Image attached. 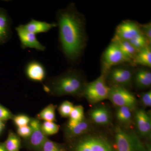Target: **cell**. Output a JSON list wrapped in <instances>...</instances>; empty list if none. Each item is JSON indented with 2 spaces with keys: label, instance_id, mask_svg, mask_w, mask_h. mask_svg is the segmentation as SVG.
Masks as SVG:
<instances>
[{
  "label": "cell",
  "instance_id": "6da1fadb",
  "mask_svg": "<svg viewBox=\"0 0 151 151\" xmlns=\"http://www.w3.org/2000/svg\"><path fill=\"white\" fill-rule=\"evenodd\" d=\"M58 45L65 58L71 64L79 61L86 47L87 38L86 20L75 4H69L57 12Z\"/></svg>",
  "mask_w": 151,
  "mask_h": 151
},
{
  "label": "cell",
  "instance_id": "7a4b0ae2",
  "mask_svg": "<svg viewBox=\"0 0 151 151\" xmlns=\"http://www.w3.org/2000/svg\"><path fill=\"white\" fill-rule=\"evenodd\" d=\"M86 83L82 73L70 68L56 77L52 78L44 86L46 92L55 96H80Z\"/></svg>",
  "mask_w": 151,
  "mask_h": 151
},
{
  "label": "cell",
  "instance_id": "3957f363",
  "mask_svg": "<svg viewBox=\"0 0 151 151\" xmlns=\"http://www.w3.org/2000/svg\"><path fill=\"white\" fill-rule=\"evenodd\" d=\"M129 64H122L111 68L106 74V80L109 86L129 88L133 83L135 69Z\"/></svg>",
  "mask_w": 151,
  "mask_h": 151
},
{
  "label": "cell",
  "instance_id": "277c9868",
  "mask_svg": "<svg viewBox=\"0 0 151 151\" xmlns=\"http://www.w3.org/2000/svg\"><path fill=\"white\" fill-rule=\"evenodd\" d=\"M110 87L107 84L106 75H101L94 81L86 83L82 95L88 102L94 104L108 99Z\"/></svg>",
  "mask_w": 151,
  "mask_h": 151
},
{
  "label": "cell",
  "instance_id": "5b68a950",
  "mask_svg": "<svg viewBox=\"0 0 151 151\" xmlns=\"http://www.w3.org/2000/svg\"><path fill=\"white\" fill-rule=\"evenodd\" d=\"M122 64L132 65L131 60L124 55L118 45L111 41L101 57V73L106 75L111 68Z\"/></svg>",
  "mask_w": 151,
  "mask_h": 151
},
{
  "label": "cell",
  "instance_id": "8992f818",
  "mask_svg": "<svg viewBox=\"0 0 151 151\" xmlns=\"http://www.w3.org/2000/svg\"><path fill=\"white\" fill-rule=\"evenodd\" d=\"M115 141L116 151H145L136 135L128 133L121 127L115 129Z\"/></svg>",
  "mask_w": 151,
  "mask_h": 151
},
{
  "label": "cell",
  "instance_id": "52a82bcc",
  "mask_svg": "<svg viewBox=\"0 0 151 151\" xmlns=\"http://www.w3.org/2000/svg\"><path fill=\"white\" fill-rule=\"evenodd\" d=\"M73 151H113L110 143L100 136L88 135L76 143Z\"/></svg>",
  "mask_w": 151,
  "mask_h": 151
},
{
  "label": "cell",
  "instance_id": "ba28073f",
  "mask_svg": "<svg viewBox=\"0 0 151 151\" xmlns=\"http://www.w3.org/2000/svg\"><path fill=\"white\" fill-rule=\"evenodd\" d=\"M108 99L115 106L127 107L132 110L137 105L135 95L129 89L121 86H111Z\"/></svg>",
  "mask_w": 151,
  "mask_h": 151
},
{
  "label": "cell",
  "instance_id": "9c48e42d",
  "mask_svg": "<svg viewBox=\"0 0 151 151\" xmlns=\"http://www.w3.org/2000/svg\"><path fill=\"white\" fill-rule=\"evenodd\" d=\"M15 30L22 49L31 48L42 52L46 49L45 46L38 40L36 35L26 30L22 24L16 27Z\"/></svg>",
  "mask_w": 151,
  "mask_h": 151
},
{
  "label": "cell",
  "instance_id": "30bf717a",
  "mask_svg": "<svg viewBox=\"0 0 151 151\" xmlns=\"http://www.w3.org/2000/svg\"><path fill=\"white\" fill-rule=\"evenodd\" d=\"M140 34L139 24L134 21L127 20L122 22L117 27L114 36L123 40L129 41Z\"/></svg>",
  "mask_w": 151,
  "mask_h": 151
},
{
  "label": "cell",
  "instance_id": "8fae6325",
  "mask_svg": "<svg viewBox=\"0 0 151 151\" xmlns=\"http://www.w3.org/2000/svg\"><path fill=\"white\" fill-rule=\"evenodd\" d=\"M32 129L31 135L29 137L30 147L35 151H42L45 142L47 137L44 134L40 122L37 119H32L29 123Z\"/></svg>",
  "mask_w": 151,
  "mask_h": 151
},
{
  "label": "cell",
  "instance_id": "7c38bea8",
  "mask_svg": "<svg viewBox=\"0 0 151 151\" xmlns=\"http://www.w3.org/2000/svg\"><path fill=\"white\" fill-rule=\"evenodd\" d=\"M24 72L29 79L35 82H42L46 76L45 66L36 60H29L26 64Z\"/></svg>",
  "mask_w": 151,
  "mask_h": 151
},
{
  "label": "cell",
  "instance_id": "4fadbf2b",
  "mask_svg": "<svg viewBox=\"0 0 151 151\" xmlns=\"http://www.w3.org/2000/svg\"><path fill=\"white\" fill-rule=\"evenodd\" d=\"M134 118L136 128L139 134L145 137H150L151 119L150 115L145 110L139 109L135 111Z\"/></svg>",
  "mask_w": 151,
  "mask_h": 151
},
{
  "label": "cell",
  "instance_id": "5bb4252c",
  "mask_svg": "<svg viewBox=\"0 0 151 151\" xmlns=\"http://www.w3.org/2000/svg\"><path fill=\"white\" fill-rule=\"evenodd\" d=\"M12 19L4 9L0 8V45L7 42L12 38Z\"/></svg>",
  "mask_w": 151,
  "mask_h": 151
},
{
  "label": "cell",
  "instance_id": "9a60e30c",
  "mask_svg": "<svg viewBox=\"0 0 151 151\" xmlns=\"http://www.w3.org/2000/svg\"><path fill=\"white\" fill-rule=\"evenodd\" d=\"M133 82L135 86L139 89H145L150 87V68L142 66L135 69Z\"/></svg>",
  "mask_w": 151,
  "mask_h": 151
},
{
  "label": "cell",
  "instance_id": "2e32d148",
  "mask_svg": "<svg viewBox=\"0 0 151 151\" xmlns=\"http://www.w3.org/2000/svg\"><path fill=\"white\" fill-rule=\"evenodd\" d=\"M26 30L36 35L48 32L50 30L57 27L56 22L48 23L45 21L31 19L24 24H22Z\"/></svg>",
  "mask_w": 151,
  "mask_h": 151
},
{
  "label": "cell",
  "instance_id": "e0dca14e",
  "mask_svg": "<svg viewBox=\"0 0 151 151\" xmlns=\"http://www.w3.org/2000/svg\"><path fill=\"white\" fill-rule=\"evenodd\" d=\"M90 117L94 123L98 125H108L111 121L110 112L107 108L103 106L92 109L90 113Z\"/></svg>",
  "mask_w": 151,
  "mask_h": 151
},
{
  "label": "cell",
  "instance_id": "ac0fdd59",
  "mask_svg": "<svg viewBox=\"0 0 151 151\" xmlns=\"http://www.w3.org/2000/svg\"><path fill=\"white\" fill-rule=\"evenodd\" d=\"M133 65L134 67L139 65L151 68V45L146 46L138 51L133 60Z\"/></svg>",
  "mask_w": 151,
  "mask_h": 151
},
{
  "label": "cell",
  "instance_id": "d6986e66",
  "mask_svg": "<svg viewBox=\"0 0 151 151\" xmlns=\"http://www.w3.org/2000/svg\"><path fill=\"white\" fill-rule=\"evenodd\" d=\"M112 41L116 42L118 45L124 55L131 60L133 66V60L139 50L132 46L128 41L120 39L114 36L112 39Z\"/></svg>",
  "mask_w": 151,
  "mask_h": 151
},
{
  "label": "cell",
  "instance_id": "ffe728a7",
  "mask_svg": "<svg viewBox=\"0 0 151 151\" xmlns=\"http://www.w3.org/2000/svg\"><path fill=\"white\" fill-rule=\"evenodd\" d=\"M90 123L85 119L74 127L67 129V134L70 138L79 137L89 132L91 129Z\"/></svg>",
  "mask_w": 151,
  "mask_h": 151
},
{
  "label": "cell",
  "instance_id": "44dd1931",
  "mask_svg": "<svg viewBox=\"0 0 151 151\" xmlns=\"http://www.w3.org/2000/svg\"><path fill=\"white\" fill-rule=\"evenodd\" d=\"M69 117L70 119L68 123L67 128L74 127L83 121L84 119V110L82 106L80 105L74 106Z\"/></svg>",
  "mask_w": 151,
  "mask_h": 151
},
{
  "label": "cell",
  "instance_id": "7402d4cb",
  "mask_svg": "<svg viewBox=\"0 0 151 151\" xmlns=\"http://www.w3.org/2000/svg\"><path fill=\"white\" fill-rule=\"evenodd\" d=\"M116 117L119 122L124 125H129L132 122V110L127 107H118Z\"/></svg>",
  "mask_w": 151,
  "mask_h": 151
},
{
  "label": "cell",
  "instance_id": "603a6c76",
  "mask_svg": "<svg viewBox=\"0 0 151 151\" xmlns=\"http://www.w3.org/2000/svg\"><path fill=\"white\" fill-rule=\"evenodd\" d=\"M7 151H19L21 141L19 138L13 132L9 133L7 139L4 143Z\"/></svg>",
  "mask_w": 151,
  "mask_h": 151
},
{
  "label": "cell",
  "instance_id": "cb8c5ba5",
  "mask_svg": "<svg viewBox=\"0 0 151 151\" xmlns=\"http://www.w3.org/2000/svg\"><path fill=\"white\" fill-rule=\"evenodd\" d=\"M55 106L53 104H50L44 108L39 114L40 119L45 122H53L55 119Z\"/></svg>",
  "mask_w": 151,
  "mask_h": 151
},
{
  "label": "cell",
  "instance_id": "d4e9b609",
  "mask_svg": "<svg viewBox=\"0 0 151 151\" xmlns=\"http://www.w3.org/2000/svg\"><path fill=\"white\" fill-rule=\"evenodd\" d=\"M41 128L45 136L55 134L59 130V126L53 122H45L41 125Z\"/></svg>",
  "mask_w": 151,
  "mask_h": 151
},
{
  "label": "cell",
  "instance_id": "484cf974",
  "mask_svg": "<svg viewBox=\"0 0 151 151\" xmlns=\"http://www.w3.org/2000/svg\"><path fill=\"white\" fill-rule=\"evenodd\" d=\"M128 41L138 50H140L148 45H151L149 44L147 40L142 33Z\"/></svg>",
  "mask_w": 151,
  "mask_h": 151
},
{
  "label": "cell",
  "instance_id": "4316f807",
  "mask_svg": "<svg viewBox=\"0 0 151 151\" xmlns=\"http://www.w3.org/2000/svg\"><path fill=\"white\" fill-rule=\"evenodd\" d=\"M73 107V103L70 101H65L63 102L58 108L60 116L64 118L69 117Z\"/></svg>",
  "mask_w": 151,
  "mask_h": 151
},
{
  "label": "cell",
  "instance_id": "83f0119b",
  "mask_svg": "<svg viewBox=\"0 0 151 151\" xmlns=\"http://www.w3.org/2000/svg\"><path fill=\"white\" fill-rule=\"evenodd\" d=\"M42 151H64L61 146L57 143L47 139Z\"/></svg>",
  "mask_w": 151,
  "mask_h": 151
},
{
  "label": "cell",
  "instance_id": "f1b7e54d",
  "mask_svg": "<svg viewBox=\"0 0 151 151\" xmlns=\"http://www.w3.org/2000/svg\"><path fill=\"white\" fill-rule=\"evenodd\" d=\"M141 32L147 40L148 43L151 45V23L149 22L145 24H140Z\"/></svg>",
  "mask_w": 151,
  "mask_h": 151
},
{
  "label": "cell",
  "instance_id": "f546056e",
  "mask_svg": "<svg viewBox=\"0 0 151 151\" xmlns=\"http://www.w3.org/2000/svg\"><path fill=\"white\" fill-rule=\"evenodd\" d=\"M14 123L18 127L27 126L31 120L27 116L20 115L15 116L13 119Z\"/></svg>",
  "mask_w": 151,
  "mask_h": 151
},
{
  "label": "cell",
  "instance_id": "4dcf8cb0",
  "mask_svg": "<svg viewBox=\"0 0 151 151\" xmlns=\"http://www.w3.org/2000/svg\"><path fill=\"white\" fill-rule=\"evenodd\" d=\"M141 103L143 106L146 107L151 106V91L149 90L147 92H143L140 96Z\"/></svg>",
  "mask_w": 151,
  "mask_h": 151
},
{
  "label": "cell",
  "instance_id": "1f68e13d",
  "mask_svg": "<svg viewBox=\"0 0 151 151\" xmlns=\"http://www.w3.org/2000/svg\"><path fill=\"white\" fill-rule=\"evenodd\" d=\"M32 129L30 126H26L19 127L17 129L18 134L23 138H29L31 135Z\"/></svg>",
  "mask_w": 151,
  "mask_h": 151
},
{
  "label": "cell",
  "instance_id": "d6a6232c",
  "mask_svg": "<svg viewBox=\"0 0 151 151\" xmlns=\"http://www.w3.org/2000/svg\"><path fill=\"white\" fill-rule=\"evenodd\" d=\"M12 117L11 112L2 105H0V120L6 121L11 119Z\"/></svg>",
  "mask_w": 151,
  "mask_h": 151
},
{
  "label": "cell",
  "instance_id": "836d02e7",
  "mask_svg": "<svg viewBox=\"0 0 151 151\" xmlns=\"http://www.w3.org/2000/svg\"><path fill=\"white\" fill-rule=\"evenodd\" d=\"M0 151H7L4 143H0Z\"/></svg>",
  "mask_w": 151,
  "mask_h": 151
},
{
  "label": "cell",
  "instance_id": "e575fe53",
  "mask_svg": "<svg viewBox=\"0 0 151 151\" xmlns=\"http://www.w3.org/2000/svg\"><path fill=\"white\" fill-rule=\"evenodd\" d=\"M4 125L3 124L2 121H1L0 120V133L1 132L2 130L3 129V128H4Z\"/></svg>",
  "mask_w": 151,
  "mask_h": 151
}]
</instances>
